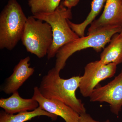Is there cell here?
I'll return each mask as SVG.
<instances>
[{"instance_id":"cell-16","label":"cell","mask_w":122,"mask_h":122,"mask_svg":"<svg viewBox=\"0 0 122 122\" xmlns=\"http://www.w3.org/2000/svg\"><path fill=\"white\" fill-rule=\"evenodd\" d=\"M78 122H111V121L109 119H107L103 122H99L94 119L89 114L86 112L80 114Z\"/></svg>"},{"instance_id":"cell-14","label":"cell","mask_w":122,"mask_h":122,"mask_svg":"<svg viewBox=\"0 0 122 122\" xmlns=\"http://www.w3.org/2000/svg\"><path fill=\"white\" fill-rule=\"evenodd\" d=\"M107 0H93L92 2L91 9L89 15L83 22L79 24L72 22L69 20L68 22L71 29L80 37L85 36L86 27L94 20L95 18L102 10Z\"/></svg>"},{"instance_id":"cell-3","label":"cell","mask_w":122,"mask_h":122,"mask_svg":"<svg viewBox=\"0 0 122 122\" xmlns=\"http://www.w3.org/2000/svg\"><path fill=\"white\" fill-rule=\"evenodd\" d=\"M33 16L36 19L47 22L52 28L53 41L47 53L48 59L56 56L57 52L63 46L80 37L68 24V20L72 18L71 9L65 7L63 1L53 12L39 14Z\"/></svg>"},{"instance_id":"cell-15","label":"cell","mask_w":122,"mask_h":122,"mask_svg":"<svg viewBox=\"0 0 122 122\" xmlns=\"http://www.w3.org/2000/svg\"><path fill=\"white\" fill-rule=\"evenodd\" d=\"M61 0H29L28 5L33 15L51 13L60 5Z\"/></svg>"},{"instance_id":"cell-13","label":"cell","mask_w":122,"mask_h":122,"mask_svg":"<svg viewBox=\"0 0 122 122\" xmlns=\"http://www.w3.org/2000/svg\"><path fill=\"white\" fill-rule=\"evenodd\" d=\"M41 116H47L54 120H56L58 117L45 111L39 106L32 111L20 112L16 115L8 114L3 111H1L0 122H25Z\"/></svg>"},{"instance_id":"cell-17","label":"cell","mask_w":122,"mask_h":122,"mask_svg":"<svg viewBox=\"0 0 122 122\" xmlns=\"http://www.w3.org/2000/svg\"><path fill=\"white\" fill-rule=\"evenodd\" d=\"M80 0H65L63 1L64 6L69 9H72L73 7L76 6Z\"/></svg>"},{"instance_id":"cell-6","label":"cell","mask_w":122,"mask_h":122,"mask_svg":"<svg viewBox=\"0 0 122 122\" xmlns=\"http://www.w3.org/2000/svg\"><path fill=\"white\" fill-rule=\"evenodd\" d=\"M117 66L114 63L103 65L99 60L87 64L85 68L84 74L81 76L79 87L82 96L89 97L99 82L114 76Z\"/></svg>"},{"instance_id":"cell-7","label":"cell","mask_w":122,"mask_h":122,"mask_svg":"<svg viewBox=\"0 0 122 122\" xmlns=\"http://www.w3.org/2000/svg\"><path fill=\"white\" fill-rule=\"evenodd\" d=\"M89 98L92 102L108 103L112 113L118 116L122 108V71L107 85L95 88Z\"/></svg>"},{"instance_id":"cell-8","label":"cell","mask_w":122,"mask_h":122,"mask_svg":"<svg viewBox=\"0 0 122 122\" xmlns=\"http://www.w3.org/2000/svg\"><path fill=\"white\" fill-rule=\"evenodd\" d=\"M116 28H122V0H107L102 14L91 24L87 35Z\"/></svg>"},{"instance_id":"cell-18","label":"cell","mask_w":122,"mask_h":122,"mask_svg":"<svg viewBox=\"0 0 122 122\" xmlns=\"http://www.w3.org/2000/svg\"><path fill=\"white\" fill-rule=\"evenodd\" d=\"M120 34H122V31H121V32L120 33Z\"/></svg>"},{"instance_id":"cell-10","label":"cell","mask_w":122,"mask_h":122,"mask_svg":"<svg viewBox=\"0 0 122 122\" xmlns=\"http://www.w3.org/2000/svg\"><path fill=\"white\" fill-rule=\"evenodd\" d=\"M30 57L21 59L15 66L13 72L7 79L2 88V91L5 94H13L18 90L34 73L35 70L30 67L29 62Z\"/></svg>"},{"instance_id":"cell-2","label":"cell","mask_w":122,"mask_h":122,"mask_svg":"<svg viewBox=\"0 0 122 122\" xmlns=\"http://www.w3.org/2000/svg\"><path fill=\"white\" fill-rule=\"evenodd\" d=\"M17 0H9L0 14V49L12 50L20 40L27 21Z\"/></svg>"},{"instance_id":"cell-11","label":"cell","mask_w":122,"mask_h":122,"mask_svg":"<svg viewBox=\"0 0 122 122\" xmlns=\"http://www.w3.org/2000/svg\"><path fill=\"white\" fill-rule=\"evenodd\" d=\"M39 106V104L34 99H24L20 96L18 91L13 93L8 98L0 99V107L6 113L10 114L24 112L32 111Z\"/></svg>"},{"instance_id":"cell-12","label":"cell","mask_w":122,"mask_h":122,"mask_svg":"<svg viewBox=\"0 0 122 122\" xmlns=\"http://www.w3.org/2000/svg\"><path fill=\"white\" fill-rule=\"evenodd\" d=\"M109 43L101 53L100 62L103 65L114 63L117 65L122 63V34H114Z\"/></svg>"},{"instance_id":"cell-9","label":"cell","mask_w":122,"mask_h":122,"mask_svg":"<svg viewBox=\"0 0 122 122\" xmlns=\"http://www.w3.org/2000/svg\"><path fill=\"white\" fill-rule=\"evenodd\" d=\"M32 98L37 101L39 107L42 109L60 116L66 122H78L80 114L61 101L46 98L41 93L37 86H35L34 89Z\"/></svg>"},{"instance_id":"cell-1","label":"cell","mask_w":122,"mask_h":122,"mask_svg":"<svg viewBox=\"0 0 122 122\" xmlns=\"http://www.w3.org/2000/svg\"><path fill=\"white\" fill-rule=\"evenodd\" d=\"M59 73L54 67L43 76L38 87L40 93L46 98L62 102L79 114L86 113L84 104L76 95L81 76H74L64 79L60 77Z\"/></svg>"},{"instance_id":"cell-5","label":"cell","mask_w":122,"mask_h":122,"mask_svg":"<svg viewBox=\"0 0 122 122\" xmlns=\"http://www.w3.org/2000/svg\"><path fill=\"white\" fill-rule=\"evenodd\" d=\"M122 28L102 30L80 37L74 41L66 44L60 48L56 54L55 68L59 72L63 69L68 58L77 51L89 48H93L100 52L109 43L113 35L120 33Z\"/></svg>"},{"instance_id":"cell-4","label":"cell","mask_w":122,"mask_h":122,"mask_svg":"<svg viewBox=\"0 0 122 122\" xmlns=\"http://www.w3.org/2000/svg\"><path fill=\"white\" fill-rule=\"evenodd\" d=\"M27 52L42 58L47 55L52 45L53 36L49 24L32 16L27 17L21 39Z\"/></svg>"}]
</instances>
